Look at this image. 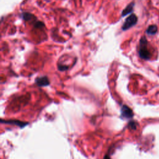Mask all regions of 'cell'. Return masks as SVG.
Here are the masks:
<instances>
[{"instance_id":"cell-8","label":"cell","mask_w":159,"mask_h":159,"mask_svg":"<svg viewBox=\"0 0 159 159\" xmlns=\"http://www.w3.org/2000/svg\"><path fill=\"white\" fill-rule=\"evenodd\" d=\"M21 17L26 21H29V20H32V19L34 18V16L32 15L31 14L28 13H24L23 14L21 15Z\"/></svg>"},{"instance_id":"cell-1","label":"cell","mask_w":159,"mask_h":159,"mask_svg":"<svg viewBox=\"0 0 159 159\" xmlns=\"http://www.w3.org/2000/svg\"><path fill=\"white\" fill-rule=\"evenodd\" d=\"M147 39L145 36H143L140 40V45L139 50V55L141 59L144 60H149L150 59L151 54L147 48Z\"/></svg>"},{"instance_id":"cell-6","label":"cell","mask_w":159,"mask_h":159,"mask_svg":"<svg viewBox=\"0 0 159 159\" xmlns=\"http://www.w3.org/2000/svg\"><path fill=\"white\" fill-rule=\"evenodd\" d=\"M134 5H135V3H134V2H132V3H130L129 5L127 6L126 7V8L122 11V15H121L122 17H124L128 15H129V14L132 13L134 11Z\"/></svg>"},{"instance_id":"cell-2","label":"cell","mask_w":159,"mask_h":159,"mask_svg":"<svg viewBox=\"0 0 159 159\" xmlns=\"http://www.w3.org/2000/svg\"><path fill=\"white\" fill-rule=\"evenodd\" d=\"M137 20L138 19H137V17L136 15L132 14V15H130L128 17H127L124 23L122 26V30L127 31L134 26H135L137 23Z\"/></svg>"},{"instance_id":"cell-3","label":"cell","mask_w":159,"mask_h":159,"mask_svg":"<svg viewBox=\"0 0 159 159\" xmlns=\"http://www.w3.org/2000/svg\"><path fill=\"white\" fill-rule=\"evenodd\" d=\"M134 117L132 110L127 105H123L121 109V118L130 119Z\"/></svg>"},{"instance_id":"cell-7","label":"cell","mask_w":159,"mask_h":159,"mask_svg":"<svg viewBox=\"0 0 159 159\" xmlns=\"http://www.w3.org/2000/svg\"><path fill=\"white\" fill-rule=\"evenodd\" d=\"M158 27L156 25H151L149 26L146 31V33L150 36H153L157 33Z\"/></svg>"},{"instance_id":"cell-9","label":"cell","mask_w":159,"mask_h":159,"mask_svg":"<svg viewBox=\"0 0 159 159\" xmlns=\"http://www.w3.org/2000/svg\"><path fill=\"white\" fill-rule=\"evenodd\" d=\"M137 122L133 121L129 122L128 124V128L130 129H132V130H136L137 128Z\"/></svg>"},{"instance_id":"cell-4","label":"cell","mask_w":159,"mask_h":159,"mask_svg":"<svg viewBox=\"0 0 159 159\" xmlns=\"http://www.w3.org/2000/svg\"><path fill=\"white\" fill-rule=\"evenodd\" d=\"M1 122L2 124L3 123L6 124L15 125V126L19 127V128H21V129L24 128V127L29 124V122L21 121H19V120H17V119H13V120L10 119V120H8V121H6V120H4V119H1Z\"/></svg>"},{"instance_id":"cell-5","label":"cell","mask_w":159,"mask_h":159,"mask_svg":"<svg viewBox=\"0 0 159 159\" xmlns=\"http://www.w3.org/2000/svg\"><path fill=\"white\" fill-rule=\"evenodd\" d=\"M35 82H36V84L37 86L40 87L47 86L50 84V81H49L47 76L37 77L35 80Z\"/></svg>"}]
</instances>
